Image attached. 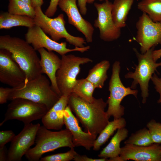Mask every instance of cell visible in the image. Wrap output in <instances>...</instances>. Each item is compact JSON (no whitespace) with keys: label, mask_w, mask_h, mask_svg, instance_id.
Returning <instances> with one entry per match:
<instances>
[{"label":"cell","mask_w":161,"mask_h":161,"mask_svg":"<svg viewBox=\"0 0 161 161\" xmlns=\"http://www.w3.org/2000/svg\"><path fill=\"white\" fill-rule=\"evenodd\" d=\"M107 104L102 98L90 103L74 93L69 96L68 105L76 115L85 132L97 136L105 128L110 118L105 109Z\"/></svg>","instance_id":"6da1fadb"},{"label":"cell","mask_w":161,"mask_h":161,"mask_svg":"<svg viewBox=\"0 0 161 161\" xmlns=\"http://www.w3.org/2000/svg\"><path fill=\"white\" fill-rule=\"evenodd\" d=\"M0 49L9 52L26 74L28 81L42 74L40 59L36 51L26 41L9 35L0 36Z\"/></svg>","instance_id":"7a4b0ae2"},{"label":"cell","mask_w":161,"mask_h":161,"mask_svg":"<svg viewBox=\"0 0 161 161\" xmlns=\"http://www.w3.org/2000/svg\"><path fill=\"white\" fill-rule=\"evenodd\" d=\"M60 97L52 89L49 79L42 74L21 87L12 88L8 100L25 99L44 105L49 110Z\"/></svg>","instance_id":"3957f363"},{"label":"cell","mask_w":161,"mask_h":161,"mask_svg":"<svg viewBox=\"0 0 161 161\" xmlns=\"http://www.w3.org/2000/svg\"><path fill=\"white\" fill-rule=\"evenodd\" d=\"M35 146L30 148L25 155L30 161H38L44 154L63 147L74 148L72 133L67 129L58 131L49 130L43 125L39 127Z\"/></svg>","instance_id":"277c9868"},{"label":"cell","mask_w":161,"mask_h":161,"mask_svg":"<svg viewBox=\"0 0 161 161\" xmlns=\"http://www.w3.org/2000/svg\"><path fill=\"white\" fill-rule=\"evenodd\" d=\"M154 47H153L144 54L140 53L136 48H134L138 61L135 65L134 72H129L125 75L126 79H132L133 81L131 88L135 89L139 84L141 91L142 103H145L149 96L148 86L150 80L157 68L161 66V62L157 63L154 60L152 52Z\"/></svg>","instance_id":"5b68a950"},{"label":"cell","mask_w":161,"mask_h":161,"mask_svg":"<svg viewBox=\"0 0 161 161\" xmlns=\"http://www.w3.org/2000/svg\"><path fill=\"white\" fill-rule=\"evenodd\" d=\"M35 16L34 19L35 25L40 27L46 34L49 35L53 40L57 42L65 38L66 42L75 47H83L86 44L84 39L70 34L65 27V22L63 14L57 17L51 18L44 13L41 7L34 8Z\"/></svg>","instance_id":"8992f818"},{"label":"cell","mask_w":161,"mask_h":161,"mask_svg":"<svg viewBox=\"0 0 161 161\" xmlns=\"http://www.w3.org/2000/svg\"><path fill=\"white\" fill-rule=\"evenodd\" d=\"M120 63L118 61L113 63L112 74L109 83V96L106 103L108 108L106 111L108 116H112L114 119L119 118L124 114L125 108L121 105L123 99L126 96L132 95L137 98L138 91L130 87H126L122 83L120 76Z\"/></svg>","instance_id":"52a82bcc"},{"label":"cell","mask_w":161,"mask_h":161,"mask_svg":"<svg viewBox=\"0 0 161 161\" xmlns=\"http://www.w3.org/2000/svg\"><path fill=\"white\" fill-rule=\"evenodd\" d=\"M61 56V66L56 74L57 83L61 95H69L72 92L77 76L80 72V65L93 61L88 58L72 54Z\"/></svg>","instance_id":"ba28073f"},{"label":"cell","mask_w":161,"mask_h":161,"mask_svg":"<svg viewBox=\"0 0 161 161\" xmlns=\"http://www.w3.org/2000/svg\"><path fill=\"white\" fill-rule=\"evenodd\" d=\"M46 106L43 104L22 98L13 100L9 104L4 118L0 126L8 120H17L24 124L41 119L48 111Z\"/></svg>","instance_id":"9c48e42d"},{"label":"cell","mask_w":161,"mask_h":161,"mask_svg":"<svg viewBox=\"0 0 161 161\" xmlns=\"http://www.w3.org/2000/svg\"><path fill=\"white\" fill-rule=\"evenodd\" d=\"M136 40L140 46V53H145L153 47L161 44V22H155L143 13L136 24Z\"/></svg>","instance_id":"30bf717a"},{"label":"cell","mask_w":161,"mask_h":161,"mask_svg":"<svg viewBox=\"0 0 161 161\" xmlns=\"http://www.w3.org/2000/svg\"><path fill=\"white\" fill-rule=\"evenodd\" d=\"M25 36L26 41L31 44L35 50L38 51L40 48H44L48 51H55L61 56L73 51L83 53L90 48L89 46L82 48L75 47L72 49L68 48L66 42L58 43L53 40L36 25L28 28Z\"/></svg>","instance_id":"8fae6325"},{"label":"cell","mask_w":161,"mask_h":161,"mask_svg":"<svg viewBox=\"0 0 161 161\" xmlns=\"http://www.w3.org/2000/svg\"><path fill=\"white\" fill-rule=\"evenodd\" d=\"M98 16L94 26L98 29L100 38L106 42H111L118 39L121 34V29L117 27L112 19V3L109 1L102 3H94Z\"/></svg>","instance_id":"7c38bea8"},{"label":"cell","mask_w":161,"mask_h":161,"mask_svg":"<svg viewBox=\"0 0 161 161\" xmlns=\"http://www.w3.org/2000/svg\"><path fill=\"white\" fill-rule=\"evenodd\" d=\"M0 81L13 88L23 86L27 81L24 72L7 50H0Z\"/></svg>","instance_id":"4fadbf2b"},{"label":"cell","mask_w":161,"mask_h":161,"mask_svg":"<svg viewBox=\"0 0 161 161\" xmlns=\"http://www.w3.org/2000/svg\"><path fill=\"white\" fill-rule=\"evenodd\" d=\"M40 124L31 123L24 124V127L12 140L8 150L7 161H20L30 147L35 142L37 133Z\"/></svg>","instance_id":"5bb4252c"},{"label":"cell","mask_w":161,"mask_h":161,"mask_svg":"<svg viewBox=\"0 0 161 161\" xmlns=\"http://www.w3.org/2000/svg\"><path fill=\"white\" fill-rule=\"evenodd\" d=\"M77 0H59L58 5L66 14L68 23L84 35L87 43L93 41L94 29L88 21L81 16L76 4Z\"/></svg>","instance_id":"9a60e30c"},{"label":"cell","mask_w":161,"mask_h":161,"mask_svg":"<svg viewBox=\"0 0 161 161\" xmlns=\"http://www.w3.org/2000/svg\"><path fill=\"white\" fill-rule=\"evenodd\" d=\"M120 156L123 161H161V145L155 143L145 146L125 144L121 148Z\"/></svg>","instance_id":"2e32d148"},{"label":"cell","mask_w":161,"mask_h":161,"mask_svg":"<svg viewBox=\"0 0 161 161\" xmlns=\"http://www.w3.org/2000/svg\"><path fill=\"white\" fill-rule=\"evenodd\" d=\"M64 121L66 128L72 134V141L75 146H82L90 150L93 146L97 136L82 130L78 120L68 105L64 110Z\"/></svg>","instance_id":"e0dca14e"},{"label":"cell","mask_w":161,"mask_h":161,"mask_svg":"<svg viewBox=\"0 0 161 161\" xmlns=\"http://www.w3.org/2000/svg\"><path fill=\"white\" fill-rule=\"evenodd\" d=\"M40 55V64L42 74H46L50 81L53 90L60 96L61 94L58 88L56 80L57 71L61 64V59L52 51L42 48L38 50Z\"/></svg>","instance_id":"ac0fdd59"},{"label":"cell","mask_w":161,"mask_h":161,"mask_svg":"<svg viewBox=\"0 0 161 161\" xmlns=\"http://www.w3.org/2000/svg\"><path fill=\"white\" fill-rule=\"evenodd\" d=\"M69 96L62 95L41 119L46 128L56 130L62 129L64 125V112L68 106Z\"/></svg>","instance_id":"d6986e66"},{"label":"cell","mask_w":161,"mask_h":161,"mask_svg":"<svg viewBox=\"0 0 161 161\" xmlns=\"http://www.w3.org/2000/svg\"><path fill=\"white\" fill-rule=\"evenodd\" d=\"M134 0H114L112 3V15L117 27L121 29L126 25L127 16Z\"/></svg>","instance_id":"ffe728a7"},{"label":"cell","mask_w":161,"mask_h":161,"mask_svg":"<svg viewBox=\"0 0 161 161\" xmlns=\"http://www.w3.org/2000/svg\"><path fill=\"white\" fill-rule=\"evenodd\" d=\"M129 131L125 127L118 129L109 144L98 155L101 158H111L120 156L121 148L120 143L128 136Z\"/></svg>","instance_id":"44dd1931"},{"label":"cell","mask_w":161,"mask_h":161,"mask_svg":"<svg viewBox=\"0 0 161 161\" xmlns=\"http://www.w3.org/2000/svg\"><path fill=\"white\" fill-rule=\"evenodd\" d=\"M35 25L34 18L25 16L4 12L0 15V29H9L16 26L30 28Z\"/></svg>","instance_id":"7402d4cb"},{"label":"cell","mask_w":161,"mask_h":161,"mask_svg":"<svg viewBox=\"0 0 161 161\" xmlns=\"http://www.w3.org/2000/svg\"><path fill=\"white\" fill-rule=\"evenodd\" d=\"M109 61L104 60L97 64L89 71L86 78L91 82L96 88L101 89L108 78L107 71L110 66Z\"/></svg>","instance_id":"603a6c76"},{"label":"cell","mask_w":161,"mask_h":161,"mask_svg":"<svg viewBox=\"0 0 161 161\" xmlns=\"http://www.w3.org/2000/svg\"><path fill=\"white\" fill-rule=\"evenodd\" d=\"M126 121L124 118L114 119L109 121L105 128L100 133L96 139L93 146L94 151H98L100 147L108 140L110 137L116 130L125 127Z\"/></svg>","instance_id":"cb8c5ba5"},{"label":"cell","mask_w":161,"mask_h":161,"mask_svg":"<svg viewBox=\"0 0 161 161\" xmlns=\"http://www.w3.org/2000/svg\"><path fill=\"white\" fill-rule=\"evenodd\" d=\"M137 7L154 22H161V0H141Z\"/></svg>","instance_id":"d4e9b609"},{"label":"cell","mask_w":161,"mask_h":161,"mask_svg":"<svg viewBox=\"0 0 161 161\" xmlns=\"http://www.w3.org/2000/svg\"><path fill=\"white\" fill-rule=\"evenodd\" d=\"M95 86L86 78L77 80L72 91L74 93L84 100L92 103L95 98L93 96Z\"/></svg>","instance_id":"484cf974"},{"label":"cell","mask_w":161,"mask_h":161,"mask_svg":"<svg viewBox=\"0 0 161 161\" xmlns=\"http://www.w3.org/2000/svg\"><path fill=\"white\" fill-rule=\"evenodd\" d=\"M8 12L11 14L25 16L34 18L35 12L30 4L19 0H9Z\"/></svg>","instance_id":"4316f807"},{"label":"cell","mask_w":161,"mask_h":161,"mask_svg":"<svg viewBox=\"0 0 161 161\" xmlns=\"http://www.w3.org/2000/svg\"><path fill=\"white\" fill-rule=\"evenodd\" d=\"M124 143L125 144L145 146L154 143L148 129L144 127L131 134Z\"/></svg>","instance_id":"83f0119b"},{"label":"cell","mask_w":161,"mask_h":161,"mask_svg":"<svg viewBox=\"0 0 161 161\" xmlns=\"http://www.w3.org/2000/svg\"><path fill=\"white\" fill-rule=\"evenodd\" d=\"M77 153L74 148H71L67 152L51 155L41 157V161H69L73 160Z\"/></svg>","instance_id":"f1b7e54d"},{"label":"cell","mask_w":161,"mask_h":161,"mask_svg":"<svg viewBox=\"0 0 161 161\" xmlns=\"http://www.w3.org/2000/svg\"><path fill=\"white\" fill-rule=\"evenodd\" d=\"M146 127L150 132L154 143H161V123L152 119L148 122Z\"/></svg>","instance_id":"f546056e"},{"label":"cell","mask_w":161,"mask_h":161,"mask_svg":"<svg viewBox=\"0 0 161 161\" xmlns=\"http://www.w3.org/2000/svg\"><path fill=\"white\" fill-rule=\"evenodd\" d=\"M15 135L12 130L2 131H0V148L5 146L8 143L11 141Z\"/></svg>","instance_id":"4dcf8cb0"},{"label":"cell","mask_w":161,"mask_h":161,"mask_svg":"<svg viewBox=\"0 0 161 161\" xmlns=\"http://www.w3.org/2000/svg\"><path fill=\"white\" fill-rule=\"evenodd\" d=\"M151 80L154 86V88L159 95L157 103L161 104V77H159L155 74L153 75Z\"/></svg>","instance_id":"1f68e13d"},{"label":"cell","mask_w":161,"mask_h":161,"mask_svg":"<svg viewBox=\"0 0 161 161\" xmlns=\"http://www.w3.org/2000/svg\"><path fill=\"white\" fill-rule=\"evenodd\" d=\"M59 0H50L49 4L46 10L45 14L49 17L53 16L57 10Z\"/></svg>","instance_id":"d6a6232c"},{"label":"cell","mask_w":161,"mask_h":161,"mask_svg":"<svg viewBox=\"0 0 161 161\" xmlns=\"http://www.w3.org/2000/svg\"><path fill=\"white\" fill-rule=\"evenodd\" d=\"M12 88H0V103L3 104L7 103Z\"/></svg>","instance_id":"836d02e7"},{"label":"cell","mask_w":161,"mask_h":161,"mask_svg":"<svg viewBox=\"0 0 161 161\" xmlns=\"http://www.w3.org/2000/svg\"><path fill=\"white\" fill-rule=\"evenodd\" d=\"M73 160L75 161H108V159L106 158H100L98 159H94L89 157L86 155H80L78 153L75 155Z\"/></svg>","instance_id":"e575fe53"},{"label":"cell","mask_w":161,"mask_h":161,"mask_svg":"<svg viewBox=\"0 0 161 161\" xmlns=\"http://www.w3.org/2000/svg\"><path fill=\"white\" fill-rule=\"evenodd\" d=\"M78 6L79 8V11L81 14L85 15L87 13V9L86 7V3L88 0H77Z\"/></svg>","instance_id":"d590c367"},{"label":"cell","mask_w":161,"mask_h":161,"mask_svg":"<svg viewBox=\"0 0 161 161\" xmlns=\"http://www.w3.org/2000/svg\"><path fill=\"white\" fill-rule=\"evenodd\" d=\"M7 153L5 146L0 148V161H7Z\"/></svg>","instance_id":"8d00e7d4"},{"label":"cell","mask_w":161,"mask_h":161,"mask_svg":"<svg viewBox=\"0 0 161 161\" xmlns=\"http://www.w3.org/2000/svg\"><path fill=\"white\" fill-rule=\"evenodd\" d=\"M152 56L154 61L157 62L161 58V48L157 50H153L152 52Z\"/></svg>","instance_id":"74e56055"},{"label":"cell","mask_w":161,"mask_h":161,"mask_svg":"<svg viewBox=\"0 0 161 161\" xmlns=\"http://www.w3.org/2000/svg\"><path fill=\"white\" fill-rule=\"evenodd\" d=\"M31 5L34 8L41 7L43 4V0H31Z\"/></svg>","instance_id":"f35d334b"},{"label":"cell","mask_w":161,"mask_h":161,"mask_svg":"<svg viewBox=\"0 0 161 161\" xmlns=\"http://www.w3.org/2000/svg\"><path fill=\"white\" fill-rule=\"evenodd\" d=\"M96 0H88V1H87V3H88V4H92L94 2L96 1ZM99 0L100 1H109V0Z\"/></svg>","instance_id":"ab89813d"},{"label":"cell","mask_w":161,"mask_h":161,"mask_svg":"<svg viewBox=\"0 0 161 161\" xmlns=\"http://www.w3.org/2000/svg\"><path fill=\"white\" fill-rule=\"evenodd\" d=\"M31 5V0H19Z\"/></svg>","instance_id":"60d3db41"}]
</instances>
